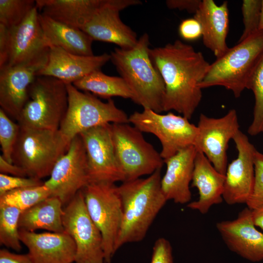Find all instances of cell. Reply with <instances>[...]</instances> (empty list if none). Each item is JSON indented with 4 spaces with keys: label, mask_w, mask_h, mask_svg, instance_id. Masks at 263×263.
Returning a JSON list of instances; mask_svg holds the SVG:
<instances>
[{
    "label": "cell",
    "mask_w": 263,
    "mask_h": 263,
    "mask_svg": "<svg viewBox=\"0 0 263 263\" xmlns=\"http://www.w3.org/2000/svg\"><path fill=\"white\" fill-rule=\"evenodd\" d=\"M142 4L139 0H105L90 20L80 29L93 40L113 43L119 48L133 47L138 39L136 33L121 19L120 12Z\"/></svg>",
    "instance_id": "2e32d148"
},
{
    "label": "cell",
    "mask_w": 263,
    "mask_h": 263,
    "mask_svg": "<svg viewBox=\"0 0 263 263\" xmlns=\"http://www.w3.org/2000/svg\"><path fill=\"white\" fill-rule=\"evenodd\" d=\"M150 263H173L172 247L167 239L161 237L155 241Z\"/></svg>",
    "instance_id": "8d00e7d4"
},
{
    "label": "cell",
    "mask_w": 263,
    "mask_h": 263,
    "mask_svg": "<svg viewBox=\"0 0 263 263\" xmlns=\"http://www.w3.org/2000/svg\"><path fill=\"white\" fill-rule=\"evenodd\" d=\"M70 143L59 129L20 126L13 153V163L22 168L28 177L41 180L50 175L55 164L66 152Z\"/></svg>",
    "instance_id": "5b68a950"
},
{
    "label": "cell",
    "mask_w": 263,
    "mask_h": 263,
    "mask_svg": "<svg viewBox=\"0 0 263 263\" xmlns=\"http://www.w3.org/2000/svg\"><path fill=\"white\" fill-rule=\"evenodd\" d=\"M197 126L199 133L195 147L218 171L225 175L228 144L240 130L236 111L231 109L220 118L209 117L202 113Z\"/></svg>",
    "instance_id": "9a60e30c"
},
{
    "label": "cell",
    "mask_w": 263,
    "mask_h": 263,
    "mask_svg": "<svg viewBox=\"0 0 263 263\" xmlns=\"http://www.w3.org/2000/svg\"><path fill=\"white\" fill-rule=\"evenodd\" d=\"M248 89L254 94L255 105L252 121L247 132L251 136H255L263 132V56L251 76Z\"/></svg>",
    "instance_id": "4dcf8cb0"
},
{
    "label": "cell",
    "mask_w": 263,
    "mask_h": 263,
    "mask_svg": "<svg viewBox=\"0 0 263 263\" xmlns=\"http://www.w3.org/2000/svg\"><path fill=\"white\" fill-rule=\"evenodd\" d=\"M63 205L57 197L51 196L22 212L19 230L35 232L44 229L52 232H64L62 218Z\"/></svg>",
    "instance_id": "4316f807"
},
{
    "label": "cell",
    "mask_w": 263,
    "mask_h": 263,
    "mask_svg": "<svg viewBox=\"0 0 263 263\" xmlns=\"http://www.w3.org/2000/svg\"><path fill=\"white\" fill-rule=\"evenodd\" d=\"M22 212L9 206H0V244L17 252L21 249L19 222Z\"/></svg>",
    "instance_id": "f546056e"
},
{
    "label": "cell",
    "mask_w": 263,
    "mask_h": 263,
    "mask_svg": "<svg viewBox=\"0 0 263 263\" xmlns=\"http://www.w3.org/2000/svg\"><path fill=\"white\" fill-rule=\"evenodd\" d=\"M110 60V54L80 56L68 52L56 47L50 48L48 61L37 74L38 76H48L66 84H73L92 72L100 70Z\"/></svg>",
    "instance_id": "ffe728a7"
},
{
    "label": "cell",
    "mask_w": 263,
    "mask_h": 263,
    "mask_svg": "<svg viewBox=\"0 0 263 263\" xmlns=\"http://www.w3.org/2000/svg\"><path fill=\"white\" fill-rule=\"evenodd\" d=\"M49 176L44 183L51 196L58 197L64 206L90 183L85 149L80 135L72 140Z\"/></svg>",
    "instance_id": "4fadbf2b"
},
{
    "label": "cell",
    "mask_w": 263,
    "mask_h": 263,
    "mask_svg": "<svg viewBox=\"0 0 263 263\" xmlns=\"http://www.w3.org/2000/svg\"><path fill=\"white\" fill-rule=\"evenodd\" d=\"M216 226L231 251L252 262L263 260V232L256 228L247 207L236 219L219 222Z\"/></svg>",
    "instance_id": "d6986e66"
},
{
    "label": "cell",
    "mask_w": 263,
    "mask_h": 263,
    "mask_svg": "<svg viewBox=\"0 0 263 263\" xmlns=\"http://www.w3.org/2000/svg\"><path fill=\"white\" fill-rule=\"evenodd\" d=\"M36 6L18 25L0 24V68L32 62L48 56L50 47L44 37Z\"/></svg>",
    "instance_id": "ba28073f"
},
{
    "label": "cell",
    "mask_w": 263,
    "mask_h": 263,
    "mask_svg": "<svg viewBox=\"0 0 263 263\" xmlns=\"http://www.w3.org/2000/svg\"><path fill=\"white\" fill-rule=\"evenodd\" d=\"M82 190L88 214L102 236L105 263H111L122 221L117 186L111 182H92Z\"/></svg>",
    "instance_id": "9c48e42d"
},
{
    "label": "cell",
    "mask_w": 263,
    "mask_h": 263,
    "mask_svg": "<svg viewBox=\"0 0 263 263\" xmlns=\"http://www.w3.org/2000/svg\"><path fill=\"white\" fill-rule=\"evenodd\" d=\"M259 30H263V0H262V6L261 10V19L259 25Z\"/></svg>",
    "instance_id": "7bdbcfd3"
},
{
    "label": "cell",
    "mask_w": 263,
    "mask_h": 263,
    "mask_svg": "<svg viewBox=\"0 0 263 263\" xmlns=\"http://www.w3.org/2000/svg\"><path fill=\"white\" fill-rule=\"evenodd\" d=\"M194 18L200 23L204 45L210 50L217 58L229 49L226 37L229 26L227 2L220 5L213 0H203Z\"/></svg>",
    "instance_id": "cb8c5ba5"
},
{
    "label": "cell",
    "mask_w": 263,
    "mask_h": 263,
    "mask_svg": "<svg viewBox=\"0 0 263 263\" xmlns=\"http://www.w3.org/2000/svg\"><path fill=\"white\" fill-rule=\"evenodd\" d=\"M19 234L34 263H75V245L66 232L36 233L19 230Z\"/></svg>",
    "instance_id": "44dd1931"
},
{
    "label": "cell",
    "mask_w": 263,
    "mask_h": 263,
    "mask_svg": "<svg viewBox=\"0 0 263 263\" xmlns=\"http://www.w3.org/2000/svg\"><path fill=\"white\" fill-rule=\"evenodd\" d=\"M51 196V191L44 183L6 192L0 196V206L14 207L23 212Z\"/></svg>",
    "instance_id": "f1b7e54d"
},
{
    "label": "cell",
    "mask_w": 263,
    "mask_h": 263,
    "mask_svg": "<svg viewBox=\"0 0 263 263\" xmlns=\"http://www.w3.org/2000/svg\"><path fill=\"white\" fill-rule=\"evenodd\" d=\"M43 184L40 179L0 173V196L12 190L40 186Z\"/></svg>",
    "instance_id": "d590c367"
},
{
    "label": "cell",
    "mask_w": 263,
    "mask_h": 263,
    "mask_svg": "<svg viewBox=\"0 0 263 263\" xmlns=\"http://www.w3.org/2000/svg\"><path fill=\"white\" fill-rule=\"evenodd\" d=\"M79 135L85 149L90 183L124 182L114 151L112 124L91 128Z\"/></svg>",
    "instance_id": "5bb4252c"
},
{
    "label": "cell",
    "mask_w": 263,
    "mask_h": 263,
    "mask_svg": "<svg viewBox=\"0 0 263 263\" xmlns=\"http://www.w3.org/2000/svg\"><path fill=\"white\" fill-rule=\"evenodd\" d=\"M68 106L66 84L53 77L38 76L30 86L18 122L20 126L57 130Z\"/></svg>",
    "instance_id": "8992f818"
},
{
    "label": "cell",
    "mask_w": 263,
    "mask_h": 263,
    "mask_svg": "<svg viewBox=\"0 0 263 263\" xmlns=\"http://www.w3.org/2000/svg\"><path fill=\"white\" fill-rule=\"evenodd\" d=\"M73 85L79 90L108 99L114 96L131 100L133 97L129 86L121 76L108 75L100 70L75 81Z\"/></svg>",
    "instance_id": "83f0119b"
},
{
    "label": "cell",
    "mask_w": 263,
    "mask_h": 263,
    "mask_svg": "<svg viewBox=\"0 0 263 263\" xmlns=\"http://www.w3.org/2000/svg\"><path fill=\"white\" fill-rule=\"evenodd\" d=\"M35 6L34 0H0V24L7 28L18 25Z\"/></svg>",
    "instance_id": "1f68e13d"
},
{
    "label": "cell",
    "mask_w": 263,
    "mask_h": 263,
    "mask_svg": "<svg viewBox=\"0 0 263 263\" xmlns=\"http://www.w3.org/2000/svg\"><path fill=\"white\" fill-rule=\"evenodd\" d=\"M197 151L196 147L191 146L164 161L166 170L161 178V188L168 201L180 204L190 202L191 193L189 186Z\"/></svg>",
    "instance_id": "7402d4cb"
},
{
    "label": "cell",
    "mask_w": 263,
    "mask_h": 263,
    "mask_svg": "<svg viewBox=\"0 0 263 263\" xmlns=\"http://www.w3.org/2000/svg\"><path fill=\"white\" fill-rule=\"evenodd\" d=\"M178 32L184 40L193 41L202 36V29L200 22L194 17L185 19L181 21Z\"/></svg>",
    "instance_id": "74e56055"
},
{
    "label": "cell",
    "mask_w": 263,
    "mask_h": 263,
    "mask_svg": "<svg viewBox=\"0 0 263 263\" xmlns=\"http://www.w3.org/2000/svg\"><path fill=\"white\" fill-rule=\"evenodd\" d=\"M201 1V0H167L166 3L169 9L186 10L189 13L195 14Z\"/></svg>",
    "instance_id": "f35d334b"
},
{
    "label": "cell",
    "mask_w": 263,
    "mask_h": 263,
    "mask_svg": "<svg viewBox=\"0 0 263 263\" xmlns=\"http://www.w3.org/2000/svg\"><path fill=\"white\" fill-rule=\"evenodd\" d=\"M0 263H34L28 254L11 252L6 249L0 250Z\"/></svg>",
    "instance_id": "ab89813d"
},
{
    "label": "cell",
    "mask_w": 263,
    "mask_h": 263,
    "mask_svg": "<svg viewBox=\"0 0 263 263\" xmlns=\"http://www.w3.org/2000/svg\"><path fill=\"white\" fill-rule=\"evenodd\" d=\"M39 19L50 48L59 47L80 56L94 55L92 49L94 40L80 29L55 20L40 13Z\"/></svg>",
    "instance_id": "d4e9b609"
},
{
    "label": "cell",
    "mask_w": 263,
    "mask_h": 263,
    "mask_svg": "<svg viewBox=\"0 0 263 263\" xmlns=\"http://www.w3.org/2000/svg\"><path fill=\"white\" fill-rule=\"evenodd\" d=\"M149 54L165 84L163 112L174 111L190 119L201 101L199 84L210 64L201 52L180 40L150 48Z\"/></svg>",
    "instance_id": "6da1fadb"
},
{
    "label": "cell",
    "mask_w": 263,
    "mask_h": 263,
    "mask_svg": "<svg viewBox=\"0 0 263 263\" xmlns=\"http://www.w3.org/2000/svg\"><path fill=\"white\" fill-rule=\"evenodd\" d=\"M263 56V30L258 31L228 50L210 64L199 84L201 89L223 86L235 97L248 89L250 79Z\"/></svg>",
    "instance_id": "277c9868"
},
{
    "label": "cell",
    "mask_w": 263,
    "mask_h": 263,
    "mask_svg": "<svg viewBox=\"0 0 263 263\" xmlns=\"http://www.w3.org/2000/svg\"><path fill=\"white\" fill-rule=\"evenodd\" d=\"M262 0H244L242 6L244 29L238 42L259 30Z\"/></svg>",
    "instance_id": "836d02e7"
},
{
    "label": "cell",
    "mask_w": 263,
    "mask_h": 263,
    "mask_svg": "<svg viewBox=\"0 0 263 263\" xmlns=\"http://www.w3.org/2000/svg\"><path fill=\"white\" fill-rule=\"evenodd\" d=\"M233 140L238 155L227 167L223 194V200L230 205L246 204L252 193L257 151L248 137L240 130Z\"/></svg>",
    "instance_id": "e0dca14e"
},
{
    "label": "cell",
    "mask_w": 263,
    "mask_h": 263,
    "mask_svg": "<svg viewBox=\"0 0 263 263\" xmlns=\"http://www.w3.org/2000/svg\"><path fill=\"white\" fill-rule=\"evenodd\" d=\"M129 122L142 132L151 133L157 137L164 161L187 147L195 146L199 133L197 126L189 119L171 112L163 114L143 109L131 114Z\"/></svg>",
    "instance_id": "8fae6325"
},
{
    "label": "cell",
    "mask_w": 263,
    "mask_h": 263,
    "mask_svg": "<svg viewBox=\"0 0 263 263\" xmlns=\"http://www.w3.org/2000/svg\"><path fill=\"white\" fill-rule=\"evenodd\" d=\"M62 221L75 245V263H105L102 236L88 214L82 189L65 206Z\"/></svg>",
    "instance_id": "7c38bea8"
},
{
    "label": "cell",
    "mask_w": 263,
    "mask_h": 263,
    "mask_svg": "<svg viewBox=\"0 0 263 263\" xmlns=\"http://www.w3.org/2000/svg\"><path fill=\"white\" fill-rule=\"evenodd\" d=\"M48 58L0 68V109L10 117L18 121L27 101L30 86Z\"/></svg>",
    "instance_id": "ac0fdd59"
},
{
    "label": "cell",
    "mask_w": 263,
    "mask_h": 263,
    "mask_svg": "<svg viewBox=\"0 0 263 263\" xmlns=\"http://www.w3.org/2000/svg\"><path fill=\"white\" fill-rule=\"evenodd\" d=\"M251 210L255 225L260 228L263 232V206Z\"/></svg>",
    "instance_id": "b9f144b4"
},
{
    "label": "cell",
    "mask_w": 263,
    "mask_h": 263,
    "mask_svg": "<svg viewBox=\"0 0 263 263\" xmlns=\"http://www.w3.org/2000/svg\"><path fill=\"white\" fill-rule=\"evenodd\" d=\"M255 179L252 193L246 204L253 210L263 206V153L257 150L254 158Z\"/></svg>",
    "instance_id": "e575fe53"
},
{
    "label": "cell",
    "mask_w": 263,
    "mask_h": 263,
    "mask_svg": "<svg viewBox=\"0 0 263 263\" xmlns=\"http://www.w3.org/2000/svg\"><path fill=\"white\" fill-rule=\"evenodd\" d=\"M20 126L0 109V145L2 157L13 163L12 156Z\"/></svg>",
    "instance_id": "d6a6232c"
},
{
    "label": "cell",
    "mask_w": 263,
    "mask_h": 263,
    "mask_svg": "<svg viewBox=\"0 0 263 263\" xmlns=\"http://www.w3.org/2000/svg\"><path fill=\"white\" fill-rule=\"evenodd\" d=\"M225 175L218 171L206 156L198 151L194 161L191 186L197 188L198 200L189 202L187 207L202 214L208 212L213 206L221 203Z\"/></svg>",
    "instance_id": "603a6c76"
},
{
    "label": "cell",
    "mask_w": 263,
    "mask_h": 263,
    "mask_svg": "<svg viewBox=\"0 0 263 263\" xmlns=\"http://www.w3.org/2000/svg\"><path fill=\"white\" fill-rule=\"evenodd\" d=\"M112 131L116 157L125 181L161 169L164 161L160 153L137 128L129 123H113Z\"/></svg>",
    "instance_id": "30bf717a"
},
{
    "label": "cell",
    "mask_w": 263,
    "mask_h": 263,
    "mask_svg": "<svg viewBox=\"0 0 263 263\" xmlns=\"http://www.w3.org/2000/svg\"><path fill=\"white\" fill-rule=\"evenodd\" d=\"M150 44L147 33L143 34L132 48H115L110 60L131 89L132 101L143 109L163 112L165 87L163 80L149 54Z\"/></svg>",
    "instance_id": "3957f363"
},
{
    "label": "cell",
    "mask_w": 263,
    "mask_h": 263,
    "mask_svg": "<svg viewBox=\"0 0 263 263\" xmlns=\"http://www.w3.org/2000/svg\"><path fill=\"white\" fill-rule=\"evenodd\" d=\"M161 169L146 178L125 181L117 186L122 221L115 247L139 242L145 237L156 217L168 201L161 188Z\"/></svg>",
    "instance_id": "7a4b0ae2"
},
{
    "label": "cell",
    "mask_w": 263,
    "mask_h": 263,
    "mask_svg": "<svg viewBox=\"0 0 263 263\" xmlns=\"http://www.w3.org/2000/svg\"><path fill=\"white\" fill-rule=\"evenodd\" d=\"M68 109L59 130L69 141L91 128L113 123H129V116L113 100L103 102L89 92H82L73 84H66Z\"/></svg>",
    "instance_id": "52a82bcc"
},
{
    "label": "cell",
    "mask_w": 263,
    "mask_h": 263,
    "mask_svg": "<svg viewBox=\"0 0 263 263\" xmlns=\"http://www.w3.org/2000/svg\"><path fill=\"white\" fill-rule=\"evenodd\" d=\"M105 0H37L40 13L57 21L81 29Z\"/></svg>",
    "instance_id": "484cf974"
},
{
    "label": "cell",
    "mask_w": 263,
    "mask_h": 263,
    "mask_svg": "<svg viewBox=\"0 0 263 263\" xmlns=\"http://www.w3.org/2000/svg\"><path fill=\"white\" fill-rule=\"evenodd\" d=\"M0 173L11 176L28 177L22 168L14 163L8 162L1 155H0Z\"/></svg>",
    "instance_id": "60d3db41"
}]
</instances>
